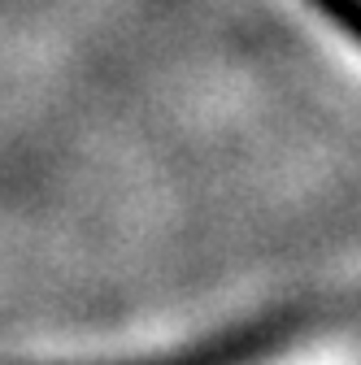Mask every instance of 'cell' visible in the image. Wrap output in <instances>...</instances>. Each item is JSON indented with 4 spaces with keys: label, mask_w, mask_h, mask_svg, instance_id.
<instances>
[{
    "label": "cell",
    "mask_w": 361,
    "mask_h": 365,
    "mask_svg": "<svg viewBox=\"0 0 361 365\" xmlns=\"http://www.w3.org/2000/svg\"><path fill=\"white\" fill-rule=\"evenodd\" d=\"M318 14H327L344 35H352L361 43V0H309Z\"/></svg>",
    "instance_id": "6da1fadb"
}]
</instances>
